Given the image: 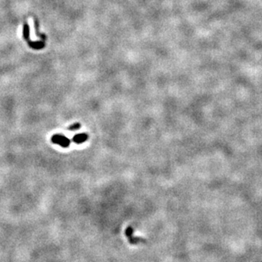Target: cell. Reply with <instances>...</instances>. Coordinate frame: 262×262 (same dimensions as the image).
Segmentation results:
<instances>
[{
	"label": "cell",
	"instance_id": "cell-2",
	"mask_svg": "<svg viewBox=\"0 0 262 262\" xmlns=\"http://www.w3.org/2000/svg\"><path fill=\"white\" fill-rule=\"evenodd\" d=\"M125 233H126V236L127 237L129 243L131 244H138L140 242H145V239L139 237H135L133 235V228L131 226H127Z\"/></svg>",
	"mask_w": 262,
	"mask_h": 262
},
{
	"label": "cell",
	"instance_id": "cell-4",
	"mask_svg": "<svg viewBox=\"0 0 262 262\" xmlns=\"http://www.w3.org/2000/svg\"><path fill=\"white\" fill-rule=\"evenodd\" d=\"M80 127H81L80 123H75V124H73V125H71V126H70L69 127H68V130H70V131H76V130H78Z\"/></svg>",
	"mask_w": 262,
	"mask_h": 262
},
{
	"label": "cell",
	"instance_id": "cell-3",
	"mask_svg": "<svg viewBox=\"0 0 262 262\" xmlns=\"http://www.w3.org/2000/svg\"><path fill=\"white\" fill-rule=\"evenodd\" d=\"M88 138H89L88 134L83 132V133H79V134L75 135V136L73 137L72 141L75 142V143H77V144H82V143L86 142L87 139H88Z\"/></svg>",
	"mask_w": 262,
	"mask_h": 262
},
{
	"label": "cell",
	"instance_id": "cell-1",
	"mask_svg": "<svg viewBox=\"0 0 262 262\" xmlns=\"http://www.w3.org/2000/svg\"><path fill=\"white\" fill-rule=\"evenodd\" d=\"M51 142L55 144L59 145L62 148H67L70 144V140L68 138H66L64 135L59 134V133L54 135L52 137Z\"/></svg>",
	"mask_w": 262,
	"mask_h": 262
}]
</instances>
